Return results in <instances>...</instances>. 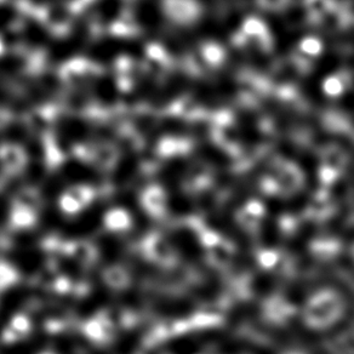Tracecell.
Listing matches in <instances>:
<instances>
[{
	"label": "cell",
	"mask_w": 354,
	"mask_h": 354,
	"mask_svg": "<svg viewBox=\"0 0 354 354\" xmlns=\"http://www.w3.org/2000/svg\"><path fill=\"white\" fill-rule=\"evenodd\" d=\"M278 354H318L315 349L310 348L306 344H291L281 349Z\"/></svg>",
	"instance_id": "11"
},
{
	"label": "cell",
	"mask_w": 354,
	"mask_h": 354,
	"mask_svg": "<svg viewBox=\"0 0 354 354\" xmlns=\"http://www.w3.org/2000/svg\"><path fill=\"white\" fill-rule=\"evenodd\" d=\"M344 262H346V265L348 266L349 270L354 274V234L346 241Z\"/></svg>",
	"instance_id": "12"
},
{
	"label": "cell",
	"mask_w": 354,
	"mask_h": 354,
	"mask_svg": "<svg viewBox=\"0 0 354 354\" xmlns=\"http://www.w3.org/2000/svg\"><path fill=\"white\" fill-rule=\"evenodd\" d=\"M141 204L149 215H160L164 209V194L162 189L157 187L146 188L141 194Z\"/></svg>",
	"instance_id": "7"
},
{
	"label": "cell",
	"mask_w": 354,
	"mask_h": 354,
	"mask_svg": "<svg viewBox=\"0 0 354 354\" xmlns=\"http://www.w3.org/2000/svg\"><path fill=\"white\" fill-rule=\"evenodd\" d=\"M83 333L96 344H109L113 336L112 323L107 315H95L86 320L83 325Z\"/></svg>",
	"instance_id": "4"
},
{
	"label": "cell",
	"mask_w": 354,
	"mask_h": 354,
	"mask_svg": "<svg viewBox=\"0 0 354 354\" xmlns=\"http://www.w3.org/2000/svg\"><path fill=\"white\" fill-rule=\"evenodd\" d=\"M104 225L109 232L120 233L131 228L133 220L130 214L123 207H113L104 214Z\"/></svg>",
	"instance_id": "5"
},
{
	"label": "cell",
	"mask_w": 354,
	"mask_h": 354,
	"mask_svg": "<svg viewBox=\"0 0 354 354\" xmlns=\"http://www.w3.org/2000/svg\"><path fill=\"white\" fill-rule=\"evenodd\" d=\"M0 160L3 162V167L6 171L10 172L12 175H16L25 169V157H22L21 153L8 151L1 156Z\"/></svg>",
	"instance_id": "8"
},
{
	"label": "cell",
	"mask_w": 354,
	"mask_h": 354,
	"mask_svg": "<svg viewBox=\"0 0 354 354\" xmlns=\"http://www.w3.org/2000/svg\"><path fill=\"white\" fill-rule=\"evenodd\" d=\"M130 273L123 266H109L104 271V281L112 290H125L130 286Z\"/></svg>",
	"instance_id": "6"
},
{
	"label": "cell",
	"mask_w": 354,
	"mask_h": 354,
	"mask_svg": "<svg viewBox=\"0 0 354 354\" xmlns=\"http://www.w3.org/2000/svg\"><path fill=\"white\" fill-rule=\"evenodd\" d=\"M39 354H56L54 353V352H41V353Z\"/></svg>",
	"instance_id": "14"
},
{
	"label": "cell",
	"mask_w": 354,
	"mask_h": 354,
	"mask_svg": "<svg viewBox=\"0 0 354 354\" xmlns=\"http://www.w3.org/2000/svg\"><path fill=\"white\" fill-rule=\"evenodd\" d=\"M94 198V188L85 185H78L68 188L59 197V209L68 216H75L79 212H83L84 209H86L93 203Z\"/></svg>",
	"instance_id": "2"
},
{
	"label": "cell",
	"mask_w": 354,
	"mask_h": 354,
	"mask_svg": "<svg viewBox=\"0 0 354 354\" xmlns=\"http://www.w3.org/2000/svg\"><path fill=\"white\" fill-rule=\"evenodd\" d=\"M38 222V214L37 209L32 203H28L24 199H17L12 204L9 216V223L12 230L24 231L30 230L37 225Z\"/></svg>",
	"instance_id": "3"
},
{
	"label": "cell",
	"mask_w": 354,
	"mask_h": 354,
	"mask_svg": "<svg viewBox=\"0 0 354 354\" xmlns=\"http://www.w3.org/2000/svg\"><path fill=\"white\" fill-rule=\"evenodd\" d=\"M353 310V296L346 286L317 281L297 297L296 328L308 337H329L348 324Z\"/></svg>",
	"instance_id": "1"
},
{
	"label": "cell",
	"mask_w": 354,
	"mask_h": 354,
	"mask_svg": "<svg viewBox=\"0 0 354 354\" xmlns=\"http://www.w3.org/2000/svg\"><path fill=\"white\" fill-rule=\"evenodd\" d=\"M8 246H9V241H8L6 236H3V234L0 233V254H1L3 251L6 250Z\"/></svg>",
	"instance_id": "13"
},
{
	"label": "cell",
	"mask_w": 354,
	"mask_h": 354,
	"mask_svg": "<svg viewBox=\"0 0 354 354\" xmlns=\"http://www.w3.org/2000/svg\"><path fill=\"white\" fill-rule=\"evenodd\" d=\"M19 281V274L12 266L0 262V290L10 288Z\"/></svg>",
	"instance_id": "10"
},
{
	"label": "cell",
	"mask_w": 354,
	"mask_h": 354,
	"mask_svg": "<svg viewBox=\"0 0 354 354\" xmlns=\"http://www.w3.org/2000/svg\"><path fill=\"white\" fill-rule=\"evenodd\" d=\"M30 322L26 315H15L12 318V322L10 324V334L11 337L15 339L16 337H22L25 335L30 334Z\"/></svg>",
	"instance_id": "9"
}]
</instances>
